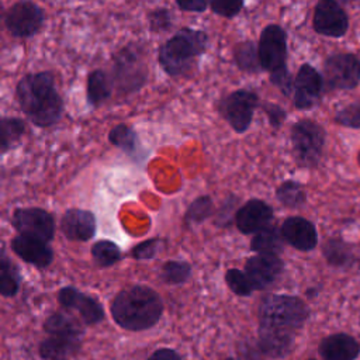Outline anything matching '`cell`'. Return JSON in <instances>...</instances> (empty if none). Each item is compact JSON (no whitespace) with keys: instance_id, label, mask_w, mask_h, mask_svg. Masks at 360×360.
Returning a JSON list of instances; mask_svg holds the SVG:
<instances>
[{"instance_id":"cell-38","label":"cell","mask_w":360,"mask_h":360,"mask_svg":"<svg viewBox=\"0 0 360 360\" xmlns=\"http://www.w3.org/2000/svg\"><path fill=\"white\" fill-rule=\"evenodd\" d=\"M148 22H149V30L153 32L167 31L172 27V14L169 8H163V7L150 10L148 14Z\"/></svg>"},{"instance_id":"cell-21","label":"cell","mask_w":360,"mask_h":360,"mask_svg":"<svg viewBox=\"0 0 360 360\" xmlns=\"http://www.w3.org/2000/svg\"><path fill=\"white\" fill-rule=\"evenodd\" d=\"M257 346L263 356L270 359H281L290 354L294 346L295 335L280 329L259 325Z\"/></svg>"},{"instance_id":"cell-1","label":"cell","mask_w":360,"mask_h":360,"mask_svg":"<svg viewBox=\"0 0 360 360\" xmlns=\"http://www.w3.org/2000/svg\"><path fill=\"white\" fill-rule=\"evenodd\" d=\"M15 98L31 124L48 128L63 115V98L55 87L53 75L48 70L28 73L15 86Z\"/></svg>"},{"instance_id":"cell-20","label":"cell","mask_w":360,"mask_h":360,"mask_svg":"<svg viewBox=\"0 0 360 360\" xmlns=\"http://www.w3.org/2000/svg\"><path fill=\"white\" fill-rule=\"evenodd\" d=\"M318 353L322 360H356L360 354V342L349 333H332L319 342Z\"/></svg>"},{"instance_id":"cell-40","label":"cell","mask_w":360,"mask_h":360,"mask_svg":"<svg viewBox=\"0 0 360 360\" xmlns=\"http://www.w3.org/2000/svg\"><path fill=\"white\" fill-rule=\"evenodd\" d=\"M238 202V197L229 194L226 197V200L222 202L221 208L218 210V214H217V224L218 226H228L229 221L232 218H235V214H236V210H235V205Z\"/></svg>"},{"instance_id":"cell-45","label":"cell","mask_w":360,"mask_h":360,"mask_svg":"<svg viewBox=\"0 0 360 360\" xmlns=\"http://www.w3.org/2000/svg\"><path fill=\"white\" fill-rule=\"evenodd\" d=\"M4 10H3V6H1V3H0V24H1V21L4 22Z\"/></svg>"},{"instance_id":"cell-47","label":"cell","mask_w":360,"mask_h":360,"mask_svg":"<svg viewBox=\"0 0 360 360\" xmlns=\"http://www.w3.org/2000/svg\"><path fill=\"white\" fill-rule=\"evenodd\" d=\"M359 323H360V315H359Z\"/></svg>"},{"instance_id":"cell-16","label":"cell","mask_w":360,"mask_h":360,"mask_svg":"<svg viewBox=\"0 0 360 360\" xmlns=\"http://www.w3.org/2000/svg\"><path fill=\"white\" fill-rule=\"evenodd\" d=\"M273 219V208L264 200L250 198L236 210L235 225L239 232L245 235L257 233L269 226Z\"/></svg>"},{"instance_id":"cell-8","label":"cell","mask_w":360,"mask_h":360,"mask_svg":"<svg viewBox=\"0 0 360 360\" xmlns=\"http://www.w3.org/2000/svg\"><path fill=\"white\" fill-rule=\"evenodd\" d=\"M322 77L328 90H352L360 83V59L354 53H332L323 60Z\"/></svg>"},{"instance_id":"cell-26","label":"cell","mask_w":360,"mask_h":360,"mask_svg":"<svg viewBox=\"0 0 360 360\" xmlns=\"http://www.w3.org/2000/svg\"><path fill=\"white\" fill-rule=\"evenodd\" d=\"M250 249L256 255H277L284 249V239L280 228L269 225L255 233L250 239Z\"/></svg>"},{"instance_id":"cell-43","label":"cell","mask_w":360,"mask_h":360,"mask_svg":"<svg viewBox=\"0 0 360 360\" xmlns=\"http://www.w3.org/2000/svg\"><path fill=\"white\" fill-rule=\"evenodd\" d=\"M176 6L181 11H190V13H202L210 6L205 0H177Z\"/></svg>"},{"instance_id":"cell-5","label":"cell","mask_w":360,"mask_h":360,"mask_svg":"<svg viewBox=\"0 0 360 360\" xmlns=\"http://www.w3.org/2000/svg\"><path fill=\"white\" fill-rule=\"evenodd\" d=\"M148 75L146 63L138 46L127 45L114 55L111 83L121 94H129L141 90L148 80Z\"/></svg>"},{"instance_id":"cell-35","label":"cell","mask_w":360,"mask_h":360,"mask_svg":"<svg viewBox=\"0 0 360 360\" xmlns=\"http://www.w3.org/2000/svg\"><path fill=\"white\" fill-rule=\"evenodd\" d=\"M225 283L228 288L238 297H249L255 291L245 271L239 269H228L225 273Z\"/></svg>"},{"instance_id":"cell-31","label":"cell","mask_w":360,"mask_h":360,"mask_svg":"<svg viewBox=\"0 0 360 360\" xmlns=\"http://www.w3.org/2000/svg\"><path fill=\"white\" fill-rule=\"evenodd\" d=\"M233 59L238 68L243 72L257 73L262 70L257 55V45L252 41H243L236 44L233 48Z\"/></svg>"},{"instance_id":"cell-36","label":"cell","mask_w":360,"mask_h":360,"mask_svg":"<svg viewBox=\"0 0 360 360\" xmlns=\"http://www.w3.org/2000/svg\"><path fill=\"white\" fill-rule=\"evenodd\" d=\"M335 122L346 128L360 129V100L338 110L335 114Z\"/></svg>"},{"instance_id":"cell-4","label":"cell","mask_w":360,"mask_h":360,"mask_svg":"<svg viewBox=\"0 0 360 360\" xmlns=\"http://www.w3.org/2000/svg\"><path fill=\"white\" fill-rule=\"evenodd\" d=\"M259 325L297 335L309 316L308 305L295 295L267 294L259 305Z\"/></svg>"},{"instance_id":"cell-46","label":"cell","mask_w":360,"mask_h":360,"mask_svg":"<svg viewBox=\"0 0 360 360\" xmlns=\"http://www.w3.org/2000/svg\"><path fill=\"white\" fill-rule=\"evenodd\" d=\"M224 360H235V359H232V357H226V359H224Z\"/></svg>"},{"instance_id":"cell-39","label":"cell","mask_w":360,"mask_h":360,"mask_svg":"<svg viewBox=\"0 0 360 360\" xmlns=\"http://www.w3.org/2000/svg\"><path fill=\"white\" fill-rule=\"evenodd\" d=\"M245 3L243 1H236V0H214L210 1V7L214 14L221 15L224 18H233L240 13L243 8Z\"/></svg>"},{"instance_id":"cell-28","label":"cell","mask_w":360,"mask_h":360,"mask_svg":"<svg viewBox=\"0 0 360 360\" xmlns=\"http://www.w3.org/2000/svg\"><path fill=\"white\" fill-rule=\"evenodd\" d=\"M108 141L115 148L121 149L127 155H136L139 150V139L138 134L131 125L117 124L108 132Z\"/></svg>"},{"instance_id":"cell-44","label":"cell","mask_w":360,"mask_h":360,"mask_svg":"<svg viewBox=\"0 0 360 360\" xmlns=\"http://www.w3.org/2000/svg\"><path fill=\"white\" fill-rule=\"evenodd\" d=\"M148 360H181V357H180V354H179L176 350L163 347V349L155 350V352L148 357Z\"/></svg>"},{"instance_id":"cell-22","label":"cell","mask_w":360,"mask_h":360,"mask_svg":"<svg viewBox=\"0 0 360 360\" xmlns=\"http://www.w3.org/2000/svg\"><path fill=\"white\" fill-rule=\"evenodd\" d=\"M325 262L336 269H350L359 263L353 248L342 238H329L322 246Z\"/></svg>"},{"instance_id":"cell-14","label":"cell","mask_w":360,"mask_h":360,"mask_svg":"<svg viewBox=\"0 0 360 360\" xmlns=\"http://www.w3.org/2000/svg\"><path fill=\"white\" fill-rule=\"evenodd\" d=\"M58 302L66 309L77 311L84 325H96L105 316L104 308L98 300L82 292L72 285H66L59 290Z\"/></svg>"},{"instance_id":"cell-17","label":"cell","mask_w":360,"mask_h":360,"mask_svg":"<svg viewBox=\"0 0 360 360\" xmlns=\"http://www.w3.org/2000/svg\"><path fill=\"white\" fill-rule=\"evenodd\" d=\"M285 243L301 252H311L318 245V231L314 222L302 217H288L280 226Z\"/></svg>"},{"instance_id":"cell-11","label":"cell","mask_w":360,"mask_h":360,"mask_svg":"<svg viewBox=\"0 0 360 360\" xmlns=\"http://www.w3.org/2000/svg\"><path fill=\"white\" fill-rule=\"evenodd\" d=\"M45 14L42 7L32 1H17L4 14V25L17 38L35 35L44 25Z\"/></svg>"},{"instance_id":"cell-15","label":"cell","mask_w":360,"mask_h":360,"mask_svg":"<svg viewBox=\"0 0 360 360\" xmlns=\"http://www.w3.org/2000/svg\"><path fill=\"white\" fill-rule=\"evenodd\" d=\"M283 260L277 255H255L245 262V274L253 290L269 288L281 274Z\"/></svg>"},{"instance_id":"cell-6","label":"cell","mask_w":360,"mask_h":360,"mask_svg":"<svg viewBox=\"0 0 360 360\" xmlns=\"http://www.w3.org/2000/svg\"><path fill=\"white\" fill-rule=\"evenodd\" d=\"M292 153L297 163L302 167H316L325 146L326 134L321 124L314 120L302 118L291 127Z\"/></svg>"},{"instance_id":"cell-3","label":"cell","mask_w":360,"mask_h":360,"mask_svg":"<svg viewBox=\"0 0 360 360\" xmlns=\"http://www.w3.org/2000/svg\"><path fill=\"white\" fill-rule=\"evenodd\" d=\"M208 48V35L201 30L181 28L165 44L160 45L158 60L162 70L172 76L179 77L186 75Z\"/></svg>"},{"instance_id":"cell-42","label":"cell","mask_w":360,"mask_h":360,"mask_svg":"<svg viewBox=\"0 0 360 360\" xmlns=\"http://www.w3.org/2000/svg\"><path fill=\"white\" fill-rule=\"evenodd\" d=\"M262 108H263L264 114L267 115V120L273 128H278L287 118L285 110L274 103H264V104H262Z\"/></svg>"},{"instance_id":"cell-34","label":"cell","mask_w":360,"mask_h":360,"mask_svg":"<svg viewBox=\"0 0 360 360\" xmlns=\"http://www.w3.org/2000/svg\"><path fill=\"white\" fill-rule=\"evenodd\" d=\"M214 214V202L210 195H200L194 198L184 214V222L187 225L201 224Z\"/></svg>"},{"instance_id":"cell-27","label":"cell","mask_w":360,"mask_h":360,"mask_svg":"<svg viewBox=\"0 0 360 360\" xmlns=\"http://www.w3.org/2000/svg\"><path fill=\"white\" fill-rule=\"evenodd\" d=\"M20 284L21 276L18 266L0 248V295L14 297L20 290Z\"/></svg>"},{"instance_id":"cell-48","label":"cell","mask_w":360,"mask_h":360,"mask_svg":"<svg viewBox=\"0 0 360 360\" xmlns=\"http://www.w3.org/2000/svg\"><path fill=\"white\" fill-rule=\"evenodd\" d=\"M311 360H314V359H311Z\"/></svg>"},{"instance_id":"cell-12","label":"cell","mask_w":360,"mask_h":360,"mask_svg":"<svg viewBox=\"0 0 360 360\" xmlns=\"http://www.w3.org/2000/svg\"><path fill=\"white\" fill-rule=\"evenodd\" d=\"M312 28L319 35L340 38L349 30V15L338 1L321 0L314 8Z\"/></svg>"},{"instance_id":"cell-19","label":"cell","mask_w":360,"mask_h":360,"mask_svg":"<svg viewBox=\"0 0 360 360\" xmlns=\"http://www.w3.org/2000/svg\"><path fill=\"white\" fill-rule=\"evenodd\" d=\"M11 250L25 263L32 264L38 269L48 267L53 260V250L48 245L37 238L15 235L11 239Z\"/></svg>"},{"instance_id":"cell-37","label":"cell","mask_w":360,"mask_h":360,"mask_svg":"<svg viewBox=\"0 0 360 360\" xmlns=\"http://www.w3.org/2000/svg\"><path fill=\"white\" fill-rule=\"evenodd\" d=\"M162 239L160 238H152V239H146L138 245H135L131 250V256L135 260H150L153 259L162 245Z\"/></svg>"},{"instance_id":"cell-18","label":"cell","mask_w":360,"mask_h":360,"mask_svg":"<svg viewBox=\"0 0 360 360\" xmlns=\"http://www.w3.org/2000/svg\"><path fill=\"white\" fill-rule=\"evenodd\" d=\"M97 229L96 215L90 210L69 208L60 219V231L66 239L73 242L90 240Z\"/></svg>"},{"instance_id":"cell-33","label":"cell","mask_w":360,"mask_h":360,"mask_svg":"<svg viewBox=\"0 0 360 360\" xmlns=\"http://www.w3.org/2000/svg\"><path fill=\"white\" fill-rule=\"evenodd\" d=\"M191 276V264L186 260H169L165 262L160 270V278L163 283L177 285L186 283Z\"/></svg>"},{"instance_id":"cell-23","label":"cell","mask_w":360,"mask_h":360,"mask_svg":"<svg viewBox=\"0 0 360 360\" xmlns=\"http://www.w3.org/2000/svg\"><path fill=\"white\" fill-rule=\"evenodd\" d=\"M80 339L48 336L39 345V356L44 360H70L80 349Z\"/></svg>"},{"instance_id":"cell-24","label":"cell","mask_w":360,"mask_h":360,"mask_svg":"<svg viewBox=\"0 0 360 360\" xmlns=\"http://www.w3.org/2000/svg\"><path fill=\"white\" fill-rule=\"evenodd\" d=\"M112 91L110 76L103 69H94L87 75L86 100L91 107H98L107 101Z\"/></svg>"},{"instance_id":"cell-9","label":"cell","mask_w":360,"mask_h":360,"mask_svg":"<svg viewBox=\"0 0 360 360\" xmlns=\"http://www.w3.org/2000/svg\"><path fill=\"white\" fill-rule=\"evenodd\" d=\"M257 55L262 70L269 75L287 69V34L278 24H269L263 28L259 44Z\"/></svg>"},{"instance_id":"cell-10","label":"cell","mask_w":360,"mask_h":360,"mask_svg":"<svg viewBox=\"0 0 360 360\" xmlns=\"http://www.w3.org/2000/svg\"><path fill=\"white\" fill-rule=\"evenodd\" d=\"M11 224L18 235L37 238L44 242H51L56 231L53 215L39 207L15 208Z\"/></svg>"},{"instance_id":"cell-30","label":"cell","mask_w":360,"mask_h":360,"mask_svg":"<svg viewBox=\"0 0 360 360\" xmlns=\"http://www.w3.org/2000/svg\"><path fill=\"white\" fill-rule=\"evenodd\" d=\"M277 201L285 208H301L307 202V191L297 180H285L276 188Z\"/></svg>"},{"instance_id":"cell-29","label":"cell","mask_w":360,"mask_h":360,"mask_svg":"<svg viewBox=\"0 0 360 360\" xmlns=\"http://www.w3.org/2000/svg\"><path fill=\"white\" fill-rule=\"evenodd\" d=\"M25 132V122L18 117L0 118V152L13 149Z\"/></svg>"},{"instance_id":"cell-32","label":"cell","mask_w":360,"mask_h":360,"mask_svg":"<svg viewBox=\"0 0 360 360\" xmlns=\"http://www.w3.org/2000/svg\"><path fill=\"white\" fill-rule=\"evenodd\" d=\"M91 257L98 267H111L118 263L122 257L121 249L117 243L108 239L96 240L90 249Z\"/></svg>"},{"instance_id":"cell-7","label":"cell","mask_w":360,"mask_h":360,"mask_svg":"<svg viewBox=\"0 0 360 360\" xmlns=\"http://www.w3.org/2000/svg\"><path fill=\"white\" fill-rule=\"evenodd\" d=\"M259 96L248 89H238L221 98L218 111L236 134L249 129L255 110L259 107Z\"/></svg>"},{"instance_id":"cell-13","label":"cell","mask_w":360,"mask_h":360,"mask_svg":"<svg viewBox=\"0 0 360 360\" xmlns=\"http://www.w3.org/2000/svg\"><path fill=\"white\" fill-rule=\"evenodd\" d=\"M325 89L322 75L309 63L300 66L292 84V101L298 110H309L318 101Z\"/></svg>"},{"instance_id":"cell-25","label":"cell","mask_w":360,"mask_h":360,"mask_svg":"<svg viewBox=\"0 0 360 360\" xmlns=\"http://www.w3.org/2000/svg\"><path fill=\"white\" fill-rule=\"evenodd\" d=\"M44 330L48 336H60L68 339H80L83 336L82 325L72 316L62 312H55L44 322Z\"/></svg>"},{"instance_id":"cell-41","label":"cell","mask_w":360,"mask_h":360,"mask_svg":"<svg viewBox=\"0 0 360 360\" xmlns=\"http://www.w3.org/2000/svg\"><path fill=\"white\" fill-rule=\"evenodd\" d=\"M271 84H274L285 97H292V84H294V80H292V76L291 73L288 72V69H284L281 72H277V73H273L270 75V79Z\"/></svg>"},{"instance_id":"cell-2","label":"cell","mask_w":360,"mask_h":360,"mask_svg":"<svg viewBox=\"0 0 360 360\" xmlns=\"http://www.w3.org/2000/svg\"><path fill=\"white\" fill-rule=\"evenodd\" d=\"M114 322L131 332L155 326L163 314V301L150 287L136 284L117 292L110 305Z\"/></svg>"}]
</instances>
